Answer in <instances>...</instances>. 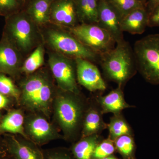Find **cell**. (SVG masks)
I'll list each match as a JSON object with an SVG mask.
<instances>
[{
    "label": "cell",
    "instance_id": "21",
    "mask_svg": "<svg viewBox=\"0 0 159 159\" xmlns=\"http://www.w3.org/2000/svg\"><path fill=\"white\" fill-rule=\"evenodd\" d=\"M98 134L81 138L71 146V153L75 159H92L94 149L101 141Z\"/></svg>",
    "mask_w": 159,
    "mask_h": 159
},
{
    "label": "cell",
    "instance_id": "4",
    "mask_svg": "<svg viewBox=\"0 0 159 159\" xmlns=\"http://www.w3.org/2000/svg\"><path fill=\"white\" fill-rule=\"evenodd\" d=\"M40 29L43 42L48 50L74 59L99 61V54L86 47L67 29L51 24Z\"/></svg>",
    "mask_w": 159,
    "mask_h": 159
},
{
    "label": "cell",
    "instance_id": "15",
    "mask_svg": "<svg viewBox=\"0 0 159 159\" xmlns=\"http://www.w3.org/2000/svg\"><path fill=\"white\" fill-rule=\"evenodd\" d=\"M25 116L21 108H12L7 111L0 123V135L8 134L27 138L24 129Z\"/></svg>",
    "mask_w": 159,
    "mask_h": 159
},
{
    "label": "cell",
    "instance_id": "12",
    "mask_svg": "<svg viewBox=\"0 0 159 159\" xmlns=\"http://www.w3.org/2000/svg\"><path fill=\"white\" fill-rule=\"evenodd\" d=\"M75 60L78 84L91 92L104 91L107 89L106 84L97 66L84 58Z\"/></svg>",
    "mask_w": 159,
    "mask_h": 159
},
{
    "label": "cell",
    "instance_id": "7",
    "mask_svg": "<svg viewBox=\"0 0 159 159\" xmlns=\"http://www.w3.org/2000/svg\"><path fill=\"white\" fill-rule=\"evenodd\" d=\"M48 67L57 88L80 94L75 59L48 50Z\"/></svg>",
    "mask_w": 159,
    "mask_h": 159
},
{
    "label": "cell",
    "instance_id": "23",
    "mask_svg": "<svg viewBox=\"0 0 159 159\" xmlns=\"http://www.w3.org/2000/svg\"><path fill=\"white\" fill-rule=\"evenodd\" d=\"M107 128L109 132L108 138L113 141L122 135H132L130 126L121 113L114 115L111 118L109 123L107 124Z\"/></svg>",
    "mask_w": 159,
    "mask_h": 159
},
{
    "label": "cell",
    "instance_id": "6",
    "mask_svg": "<svg viewBox=\"0 0 159 159\" xmlns=\"http://www.w3.org/2000/svg\"><path fill=\"white\" fill-rule=\"evenodd\" d=\"M133 51L137 70L147 82L159 85V34L137 41Z\"/></svg>",
    "mask_w": 159,
    "mask_h": 159
},
{
    "label": "cell",
    "instance_id": "3",
    "mask_svg": "<svg viewBox=\"0 0 159 159\" xmlns=\"http://www.w3.org/2000/svg\"><path fill=\"white\" fill-rule=\"evenodd\" d=\"M2 34L14 45L25 58L43 42L40 29L24 9L5 17Z\"/></svg>",
    "mask_w": 159,
    "mask_h": 159
},
{
    "label": "cell",
    "instance_id": "10",
    "mask_svg": "<svg viewBox=\"0 0 159 159\" xmlns=\"http://www.w3.org/2000/svg\"><path fill=\"white\" fill-rule=\"evenodd\" d=\"M25 57L5 34L0 40V74L14 80L21 77L20 70Z\"/></svg>",
    "mask_w": 159,
    "mask_h": 159
},
{
    "label": "cell",
    "instance_id": "29",
    "mask_svg": "<svg viewBox=\"0 0 159 159\" xmlns=\"http://www.w3.org/2000/svg\"><path fill=\"white\" fill-rule=\"evenodd\" d=\"M44 159H75L70 149L58 147L43 150Z\"/></svg>",
    "mask_w": 159,
    "mask_h": 159
},
{
    "label": "cell",
    "instance_id": "11",
    "mask_svg": "<svg viewBox=\"0 0 159 159\" xmlns=\"http://www.w3.org/2000/svg\"><path fill=\"white\" fill-rule=\"evenodd\" d=\"M7 152L14 159H44L43 150L28 138L20 135H2Z\"/></svg>",
    "mask_w": 159,
    "mask_h": 159
},
{
    "label": "cell",
    "instance_id": "30",
    "mask_svg": "<svg viewBox=\"0 0 159 159\" xmlns=\"http://www.w3.org/2000/svg\"><path fill=\"white\" fill-rule=\"evenodd\" d=\"M16 101L13 98L0 93V111H8L13 108Z\"/></svg>",
    "mask_w": 159,
    "mask_h": 159
},
{
    "label": "cell",
    "instance_id": "17",
    "mask_svg": "<svg viewBox=\"0 0 159 159\" xmlns=\"http://www.w3.org/2000/svg\"><path fill=\"white\" fill-rule=\"evenodd\" d=\"M148 13L146 7L135 9L121 20V30L131 34H142L148 27Z\"/></svg>",
    "mask_w": 159,
    "mask_h": 159
},
{
    "label": "cell",
    "instance_id": "26",
    "mask_svg": "<svg viewBox=\"0 0 159 159\" xmlns=\"http://www.w3.org/2000/svg\"><path fill=\"white\" fill-rule=\"evenodd\" d=\"M14 80L6 74H0V93L13 98L18 105L20 90Z\"/></svg>",
    "mask_w": 159,
    "mask_h": 159
},
{
    "label": "cell",
    "instance_id": "27",
    "mask_svg": "<svg viewBox=\"0 0 159 159\" xmlns=\"http://www.w3.org/2000/svg\"><path fill=\"white\" fill-rule=\"evenodd\" d=\"M116 151L114 141L108 138L98 143L94 149L92 159L103 158L113 154Z\"/></svg>",
    "mask_w": 159,
    "mask_h": 159
},
{
    "label": "cell",
    "instance_id": "28",
    "mask_svg": "<svg viewBox=\"0 0 159 159\" xmlns=\"http://www.w3.org/2000/svg\"><path fill=\"white\" fill-rule=\"evenodd\" d=\"M19 0H0V16L6 17L23 10Z\"/></svg>",
    "mask_w": 159,
    "mask_h": 159
},
{
    "label": "cell",
    "instance_id": "39",
    "mask_svg": "<svg viewBox=\"0 0 159 159\" xmlns=\"http://www.w3.org/2000/svg\"><path fill=\"white\" fill-rule=\"evenodd\" d=\"M52 1H53V2H54V1H57V0H52Z\"/></svg>",
    "mask_w": 159,
    "mask_h": 159
},
{
    "label": "cell",
    "instance_id": "32",
    "mask_svg": "<svg viewBox=\"0 0 159 159\" xmlns=\"http://www.w3.org/2000/svg\"><path fill=\"white\" fill-rule=\"evenodd\" d=\"M8 155L9 154L7 152L2 135H0V159L5 157Z\"/></svg>",
    "mask_w": 159,
    "mask_h": 159
},
{
    "label": "cell",
    "instance_id": "2",
    "mask_svg": "<svg viewBox=\"0 0 159 159\" xmlns=\"http://www.w3.org/2000/svg\"><path fill=\"white\" fill-rule=\"evenodd\" d=\"M86 109L80 94L66 92L57 88L52 105V113L63 139L75 141L81 131Z\"/></svg>",
    "mask_w": 159,
    "mask_h": 159
},
{
    "label": "cell",
    "instance_id": "8",
    "mask_svg": "<svg viewBox=\"0 0 159 159\" xmlns=\"http://www.w3.org/2000/svg\"><path fill=\"white\" fill-rule=\"evenodd\" d=\"M67 30L99 55L114 48L116 43L108 31L97 24H80Z\"/></svg>",
    "mask_w": 159,
    "mask_h": 159
},
{
    "label": "cell",
    "instance_id": "36",
    "mask_svg": "<svg viewBox=\"0 0 159 159\" xmlns=\"http://www.w3.org/2000/svg\"><path fill=\"white\" fill-rule=\"evenodd\" d=\"M0 159H14L11 156L9 155H8L7 156L5 157H3L2 158Z\"/></svg>",
    "mask_w": 159,
    "mask_h": 159
},
{
    "label": "cell",
    "instance_id": "25",
    "mask_svg": "<svg viewBox=\"0 0 159 159\" xmlns=\"http://www.w3.org/2000/svg\"><path fill=\"white\" fill-rule=\"evenodd\" d=\"M119 13L122 19L132 11L145 7V5L138 0H107Z\"/></svg>",
    "mask_w": 159,
    "mask_h": 159
},
{
    "label": "cell",
    "instance_id": "14",
    "mask_svg": "<svg viewBox=\"0 0 159 159\" xmlns=\"http://www.w3.org/2000/svg\"><path fill=\"white\" fill-rule=\"evenodd\" d=\"M121 20L119 13L107 0H99L97 25L108 31L116 43L124 39L120 27Z\"/></svg>",
    "mask_w": 159,
    "mask_h": 159
},
{
    "label": "cell",
    "instance_id": "19",
    "mask_svg": "<svg viewBox=\"0 0 159 159\" xmlns=\"http://www.w3.org/2000/svg\"><path fill=\"white\" fill-rule=\"evenodd\" d=\"M100 108L90 107L85 111L83 120L81 138L97 134L107 128V124L103 121Z\"/></svg>",
    "mask_w": 159,
    "mask_h": 159
},
{
    "label": "cell",
    "instance_id": "13",
    "mask_svg": "<svg viewBox=\"0 0 159 159\" xmlns=\"http://www.w3.org/2000/svg\"><path fill=\"white\" fill-rule=\"evenodd\" d=\"M50 24L66 29L79 25L74 0H57L51 6Z\"/></svg>",
    "mask_w": 159,
    "mask_h": 159
},
{
    "label": "cell",
    "instance_id": "34",
    "mask_svg": "<svg viewBox=\"0 0 159 159\" xmlns=\"http://www.w3.org/2000/svg\"><path fill=\"white\" fill-rule=\"evenodd\" d=\"M19 1L20 2L22 6H23V9H24L30 0H19Z\"/></svg>",
    "mask_w": 159,
    "mask_h": 159
},
{
    "label": "cell",
    "instance_id": "33",
    "mask_svg": "<svg viewBox=\"0 0 159 159\" xmlns=\"http://www.w3.org/2000/svg\"><path fill=\"white\" fill-rule=\"evenodd\" d=\"M159 5V0H147L145 7L148 13Z\"/></svg>",
    "mask_w": 159,
    "mask_h": 159
},
{
    "label": "cell",
    "instance_id": "38",
    "mask_svg": "<svg viewBox=\"0 0 159 159\" xmlns=\"http://www.w3.org/2000/svg\"><path fill=\"white\" fill-rule=\"evenodd\" d=\"M138 1L142 2V3H143V4H145V5H146V2H147V0H138Z\"/></svg>",
    "mask_w": 159,
    "mask_h": 159
},
{
    "label": "cell",
    "instance_id": "1",
    "mask_svg": "<svg viewBox=\"0 0 159 159\" xmlns=\"http://www.w3.org/2000/svg\"><path fill=\"white\" fill-rule=\"evenodd\" d=\"M17 80L20 108L29 112L42 114L49 119L57 87L49 68L43 67Z\"/></svg>",
    "mask_w": 159,
    "mask_h": 159
},
{
    "label": "cell",
    "instance_id": "9",
    "mask_svg": "<svg viewBox=\"0 0 159 159\" xmlns=\"http://www.w3.org/2000/svg\"><path fill=\"white\" fill-rule=\"evenodd\" d=\"M42 114L29 112L25 116L24 129L26 137L39 146L63 138L57 126Z\"/></svg>",
    "mask_w": 159,
    "mask_h": 159
},
{
    "label": "cell",
    "instance_id": "35",
    "mask_svg": "<svg viewBox=\"0 0 159 159\" xmlns=\"http://www.w3.org/2000/svg\"><path fill=\"white\" fill-rule=\"evenodd\" d=\"M100 159H119L117 158V157L113 155V154L109 156H107V157H105L103 158Z\"/></svg>",
    "mask_w": 159,
    "mask_h": 159
},
{
    "label": "cell",
    "instance_id": "31",
    "mask_svg": "<svg viewBox=\"0 0 159 159\" xmlns=\"http://www.w3.org/2000/svg\"><path fill=\"white\" fill-rule=\"evenodd\" d=\"M148 27H159V5L148 13Z\"/></svg>",
    "mask_w": 159,
    "mask_h": 159
},
{
    "label": "cell",
    "instance_id": "5",
    "mask_svg": "<svg viewBox=\"0 0 159 159\" xmlns=\"http://www.w3.org/2000/svg\"><path fill=\"white\" fill-rule=\"evenodd\" d=\"M99 62L107 77L119 85H124L137 70L133 50L124 39L100 55Z\"/></svg>",
    "mask_w": 159,
    "mask_h": 159
},
{
    "label": "cell",
    "instance_id": "20",
    "mask_svg": "<svg viewBox=\"0 0 159 159\" xmlns=\"http://www.w3.org/2000/svg\"><path fill=\"white\" fill-rule=\"evenodd\" d=\"M74 1L80 24H98L99 0Z\"/></svg>",
    "mask_w": 159,
    "mask_h": 159
},
{
    "label": "cell",
    "instance_id": "24",
    "mask_svg": "<svg viewBox=\"0 0 159 159\" xmlns=\"http://www.w3.org/2000/svg\"><path fill=\"white\" fill-rule=\"evenodd\" d=\"M116 150L123 159H136V145L132 135H125L115 141Z\"/></svg>",
    "mask_w": 159,
    "mask_h": 159
},
{
    "label": "cell",
    "instance_id": "18",
    "mask_svg": "<svg viewBox=\"0 0 159 159\" xmlns=\"http://www.w3.org/2000/svg\"><path fill=\"white\" fill-rule=\"evenodd\" d=\"M52 0H30L24 10L39 28L50 24Z\"/></svg>",
    "mask_w": 159,
    "mask_h": 159
},
{
    "label": "cell",
    "instance_id": "37",
    "mask_svg": "<svg viewBox=\"0 0 159 159\" xmlns=\"http://www.w3.org/2000/svg\"><path fill=\"white\" fill-rule=\"evenodd\" d=\"M3 115H4V114H3L2 111H0V123H1V120H2V118Z\"/></svg>",
    "mask_w": 159,
    "mask_h": 159
},
{
    "label": "cell",
    "instance_id": "16",
    "mask_svg": "<svg viewBox=\"0 0 159 159\" xmlns=\"http://www.w3.org/2000/svg\"><path fill=\"white\" fill-rule=\"evenodd\" d=\"M122 87L119 85L107 95L97 98V102L102 114L108 113H112L114 115L120 114L125 109L132 107L125 101Z\"/></svg>",
    "mask_w": 159,
    "mask_h": 159
},
{
    "label": "cell",
    "instance_id": "22",
    "mask_svg": "<svg viewBox=\"0 0 159 159\" xmlns=\"http://www.w3.org/2000/svg\"><path fill=\"white\" fill-rule=\"evenodd\" d=\"M45 49L44 43H41L25 58L21 68V75L32 74L43 67L45 64Z\"/></svg>",
    "mask_w": 159,
    "mask_h": 159
}]
</instances>
